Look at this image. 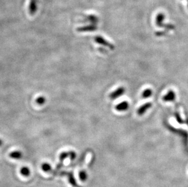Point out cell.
Returning a JSON list of instances; mask_svg holds the SVG:
<instances>
[{
  "label": "cell",
  "instance_id": "obj_1",
  "mask_svg": "<svg viewBox=\"0 0 188 187\" xmlns=\"http://www.w3.org/2000/svg\"><path fill=\"white\" fill-rule=\"evenodd\" d=\"M165 18V16L163 13H159L157 15L156 18V24L158 27H164L168 29H174L175 26L173 24H163V21Z\"/></svg>",
  "mask_w": 188,
  "mask_h": 187
},
{
  "label": "cell",
  "instance_id": "obj_2",
  "mask_svg": "<svg viewBox=\"0 0 188 187\" xmlns=\"http://www.w3.org/2000/svg\"><path fill=\"white\" fill-rule=\"evenodd\" d=\"M94 40L95 41L101 45H103L104 46H107L108 48L111 49H114V46L113 44H111L110 42H108V41H107L105 39H104L103 37H100V36H97L94 38Z\"/></svg>",
  "mask_w": 188,
  "mask_h": 187
},
{
  "label": "cell",
  "instance_id": "obj_3",
  "mask_svg": "<svg viewBox=\"0 0 188 187\" xmlns=\"http://www.w3.org/2000/svg\"><path fill=\"white\" fill-rule=\"evenodd\" d=\"M125 91V90L124 87H119L118 88L117 90H116L114 91H113V93L110 94L109 95V97L111 99H116V98L122 95Z\"/></svg>",
  "mask_w": 188,
  "mask_h": 187
},
{
  "label": "cell",
  "instance_id": "obj_4",
  "mask_svg": "<svg viewBox=\"0 0 188 187\" xmlns=\"http://www.w3.org/2000/svg\"><path fill=\"white\" fill-rule=\"evenodd\" d=\"M152 106V103L151 102H148L143 105H142L137 111V113L139 115H143L144 114V113L149 109H150Z\"/></svg>",
  "mask_w": 188,
  "mask_h": 187
},
{
  "label": "cell",
  "instance_id": "obj_5",
  "mask_svg": "<svg viewBox=\"0 0 188 187\" xmlns=\"http://www.w3.org/2000/svg\"><path fill=\"white\" fill-rule=\"evenodd\" d=\"M97 29V26L94 24L85 26L83 27H80L77 29V31L81 32H93Z\"/></svg>",
  "mask_w": 188,
  "mask_h": 187
},
{
  "label": "cell",
  "instance_id": "obj_6",
  "mask_svg": "<svg viewBox=\"0 0 188 187\" xmlns=\"http://www.w3.org/2000/svg\"><path fill=\"white\" fill-rule=\"evenodd\" d=\"M38 0H31L29 5V12L31 15L35 13L37 10Z\"/></svg>",
  "mask_w": 188,
  "mask_h": 187
},
{
  "label": "cell",
  "instance_id": "obj_7",
  "mask_svg": "<svg viewBox=\"0 0 188 187\" xmlns=\"http://www.w3.org/2000/svg\"><path fill=\"white\" fill-rule=\"evenodd\" d=\"M176 95L174 91L170 90L163 97V100L164 101H174L175 100Z\"/></svg>",
  "mask_w": 188,
  "mask_h": 187
},
{
  "label": "cell",
  "instance_id": "obj_8",
  "mask_svg": "<svg viewBox=\"0 0 188 187\" xmlns=\"http://www.w3.org/2000/svg\"><path fill=\"white\" fill-rule=\"evenodd\" d=\"M129 104L127 101H124L115 106L116 110L118 111H124L128 109Z\"/></svg>",
  "mask_w": 188,
  "mask_h": 187
},
{
  "label": "cell",
  "instance_id": "obj_9",
  "mask_svg": "<svg viewBox=\"0 0 188 187\" xmlns=\"http://www.w3.org/2000/svg\"><path fill=\"white\" fill-rule=\"evenodd\" d=\"M22 153L20 151H14L9 154L10 157L14 159H20L22 157Z\"/></svg>",
  "mask_w": 188,
  "mask_h": 187
},
{
  "label": "cell",
  "instance_id": "obj_10",
  "mask_svg": "<svg viewBox=\"0 0 188 187\" xmlns=\"http://www.w3.org/2000/svg\"><path fill=\"white\" fill-rule=\"evenodd\" d=\"M30 170L29 168L26 167H24L23 168H21L20 170V173L22 176H24V177H27L30 175Z\"/></svg>",
  "mask_w": 188,
  "mask_h": 187
},
{
  "label": "cell",
  "instance_id": "obj_11",
  "mask_svg": "<svg viewBox=\"0 0 188 187\" xmlns=\"http://www.w3.org/2000/svg\"><path fill=\"white\" fill-rule=\"evenodd\" d=\"M152 95V90L151 89H146L142 93V97L143 98H147L151 97Z\"/></svg>",
  "mask_w": 188,
  "mask_h": 187
},
{
  "label": "cell",
  "instance_id": "obj_12",
  "mask_svg": "<svg viewBox=\"0 0 188 187\" xmlns=\"http://www.w3.org/2000/svg\"><path fill=\"white\" fill-rule=\"evenodd\" d=\"M42 169L45 172H49L51 170V166L49 164L44 163L42 165Z\"/></svg>",
  "mask_w": 188,
  "mask_h": 187
},
{
  "label": "cell",
  "instance_id": "obj_13",
  "mask_svg": "<svg viewBox=\"0 0 188 187\" xmlns=\"http://www.w3.org/2000/svg\"><path fill=\"white\" fill-rule=\"evenodd\" d=\"M88 178L87 173L85 171H81L79 173V178L81 181L85 182Z\"/></svg>",
  "mask_w": 188,
  "mask_h": 187
},
{
  "label": "cell",
  "instance_id": "obj_14",
  "mask_svg": "<svg viewBox=\"0 0 188 187\" xmlns=\"http://www.w3.org/2000/svg\"><path fill=\"white\" fill-rule=\"evenodd\" d=\"M36 103L39 104V105H43L46 102V98L45 97L43 96H40L38 97L37 98L36 100H35Z\"/></svg>",
  "mask_w": 188,
  "mask_h": 187
},
{
  "label": "cell",
  "instance_id": "obj_15",
  "mask_svg": "<svg viewBox=\"0 0 188 187\" xmlns=\"http://www.w3.org/2000/svg\"><path fill=\"white\" fill-rule=\"evenodd\" d=\"M70 157V152H63L62 153L60 154V157H59V159L60 162L62 163L66 158L69 157Z\"/></svg>",
  "mask_w": 188,
  "mask_h": 187
},
{
  "label": "cell",
  "instance_id": "obj_16",
  "mask_svg": "<svg viewBox=\"0 0 188 187\" xmlns=\"http://www.w3.org/2000/svg\"><path fill=\"white\" fill-rule=\"evenodd\" d=\"M87 19L89 20V21H90L91 23L93 24H96L98 22V18L94 15H89V16L87 17Z\"/></svg>",
  "mask_w": 188,
  "mask_h": 187
},
{
  "label": "cell",
  "instance_id": "obj_17",
  "mask_svg": "<svg viewBox=\"0 0 188 187\" xmlns=\"http://www.w3.org/2000/svg\"><path fill=\"white\" fill-rule=\"evenodd\" d=\"M68 179H69V182H70V184L73 186V187H77V184L76 182V181L73 177V176L71 174L68 175Z\"/></svg>",
  "mask_w": 188,
  "mask_h": 187
},
{
  "label": "cell",
  "instance_id": "obj_18",
  "mask_svg": "<svg viewBox=\"0 0 188 187\" xmlns=\"http://www.w3.org/2000/svg\"><path fill=\"white\" fill-rule=\"evenodd\" d=\"M76 157V154L74 151H70V158L71 160H74L75 159Z\"/></svg>",
  "mask_w": 188,
  "mask_h": 187
},
{
  "label": "cell",
  "instance_id": "obj_19",
  "mask_svg": "<svg viewBox=\"0 0 188 187\" xmlns=\"http://www.w3.org/2000/svg\"><path fill=\"white\" fill-rule=\"evenodd\" d=\"M175 115H176V117H177V120H178V122H180V123H182V119L180 118V117L178 115V114H177V112H176V114H175Z\"/></svg>",
  "mask_w": 188,
  "mask_h": 187
},
{
  "label": "cell",
  "instance_id": "obj_20",
  "mask_svg": "<svg viewBox=\"0 0 188 187\" xmlns=\"http://www.w3.org/2000/svg\"><path fill=\"white\" fill-rule=\"evenodd\" d=\"M2 141L0 139V146H1V145H2Z\"/></svg>",
  "mask_w": 188,
  "mask_h": 187
}]
</instances>
